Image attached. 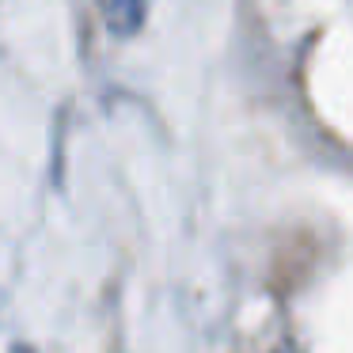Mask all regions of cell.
Here are the masks:
<instances>
[{
	"mask_svg": "<svg viewBox=\"0 0 353 353\" xmlns=\"http://www.w3.org/2000/svg\"><path fill=\"white\" fill-rule=\"evenodd\" d=\"M103 23L114 39H133V34L145 27L148 16V0H99Z\"/></svg>",
	"mask_w": 353,
	"mask_h": 353,
	"instance_id": "obj_1",
	"label": "cell"
},
{
	"mask_svg": "<svg viewBox=\"0 0 353 353\" xmlns=\"http://www.w3.org/2000/svg\"><path fill=\"white\" fill-rule=\"evenodd\" d=\"M12 353H34L31 345H12Z\"/></svg>",
	"mask_w": 353,
	"mask_h": 353,
	"instance_id": "obj_2",
	"label": "cell"
}]
</instances>
